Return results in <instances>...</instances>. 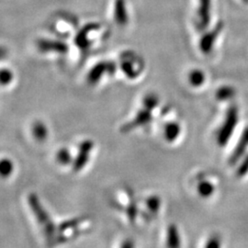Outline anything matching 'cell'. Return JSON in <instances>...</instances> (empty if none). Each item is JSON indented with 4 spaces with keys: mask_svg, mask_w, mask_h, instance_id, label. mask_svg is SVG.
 I'll use <instances>...</instances> for the list:
<instances>
[{
    "mask_svg": "<svg viewBox=\"0 0 248 248\" xmlns=\"http://www.w3.org/2000/svg\"><path fill=\"white\" fill-rule=\"evenodd\" d=\"M93 146H94V143L92 141H89V140H86L80 144L78 155L73 165L74 171L78 172L81 169H84V167L88 164L89 155H90L91 151L93 149Z\"/></svg>",
    "mask_w": 248,
    "mask_h": 248,
    "instance_id": "cell-3",
    "label": "cell"
},
{
    "mask_svg": "<svg viewBox=\"0 0 248 248\" xmlns=\"http://www.w3.org/2000/svg\"><path fill=\"white\" fill-rule=\"evenodd\" d=\"M98 28L99 25L96 22H91L83 27L75 38V44L78 45L80 49H82V51L87 50L91 45L89 41V34L98 31Z\"/></svg>",
    "mask_w": 248,
    "mask_h": 248,
    "instance_id": "cell-4",
    "label": "cell"
},
{
    "mask_svg": "<svg viewBox=\"0 0 248 248\" xmlns=\"http://www.w3.org/2000/svg\"><path fill=\"white\" fill-rule=\"evenodd\" d=\"M7 49L6 48H4V47H2V46H0V60L1 59H3V58H5L6 56H7Z\"/></svg>",
    "mask_w": 248,
    "mask_h": 248,
    "instance_id": "cell-11",
    "label": "cell"
},
{
    "mask_svg": "<svg viewBox=\"0 0 248 248\" xmlns=\"http://www.w3.org/2000/svg\"><path fill=\"white\" fill-rule=\"evenodd\" d=\"M114 71V64L111 62H101L97 63L91 71H89L88 80L91 84L98 83L100 78L107 74H111Z\"/></svg>",
    "mask_w": 248,
    "mask_h": 248,
    "instance_id": "cell-5",
    "label": "cell"
},
{
    "mask_svg": "<svg viewBox=\"0 0 248 248\" xmlns=\"http://www.w3.org/2000/svg\"><path fill=\"white\" fill-rule=\"evenodd\" d=\"M28 202H29L31 209L32 210V213L35 216L37 222H39V224L41 225V227L45 232L46 238L49 241L53 242L52 240L54 239V237H55V226H54V223L52 221L51 217L49 216V214L43 207L40 200L38 199V197L35 194H30L29 199H28Z\"/></svg>",
    "mask_w": 248,
    "mask_h": 248,
    "instance_id": "cell-1",
    "label": "cell"
},
{
    "mask_svg": "<svg viewBox=\"0 0 248 248\" xmlns=\"http://www.w3.org/2000/svg\"><path fill=\"white\" fill-rule=\"evenodd\" d=\"M114 18L116 22L120 25H124L127 22L128 14L124 0H116L114 3Z\"/></svg>",
    "mask_w": 248,
    "mask_h": 248,
    "instance_id": "cell-6",
    "label": "cell"
},
{
    "mask_svg": "<svg viewBox=\"0 0 248 248\" xmlns=\"http://www.w3.org/2000/svg\"><path fill=\"white\" fill-rule=\"evenodd\" d=\"M13 80V74L9 69H0V85L7 86Z\"/></svg>",
    "mask_w": 248,
    "mask_h": 248,
    "instance_id": "cell-9",
    "label": "cell"
},
{
    "mask_svg": "<svg viewBox=\"0 0 248 248\" xmlns=\"http://www.w3.org/2000/svg\"><path fill=\"white\" fill-rule=\"evenodd\" d=\"M14 169L13 163L9 159L0 160V177H9Z\"/></svg>",
    "mask_w": 248,
    "mask_h": 248,
    "instance_id": "cell-7",
    "label": "cell"
},
{
    "mask_svg": "<svg viewBox=\"0 0 248 248\" xmlns=\"http://www.w3.org/2000/svg\"><path fill=\"white\" fill-rule=\"evenodd\" d=\"M37 48L42 53H66L68 52V46L62 41L43 38L37 41Z\"/></svg>",
    "mask_w": 248,
    "mask_h": 248,
    "instance_id": "cell-2",
    "label": "cell"
},
{
    "mask_svg": "<svg viewBox=\"0 0 248 248\" xmlns=\"http://www.w3.org/2000/svg\"><path fill=\"white\" fill-rule=\"evenodd\" d=\"M57 161L62 165H67L71 162V155L69 154V151L66 149H62L59 151L57 154Z\"/></svg>",
    "mask_w": 248,
    "mask_h": 248,
    "instance_id": "cell-10",
    "label": "cell"
},
{
    "mask_svg": "<svg viewBox=\"0 0 248 248\" xmlns=\"http://www.w3.org/2000/svg\"><path fill=\"white\" fill-rule=\"evenodd\" d=\"M33 135L37 140L39 141H44L47 137L48 131L45 124L43 123H36L33 125Z\"/></svg>",
    "mask_w": 248,
    "mask_h": 248,
    "instance_id": "cell-8",
    "label": "cell"
}]
</instances>
